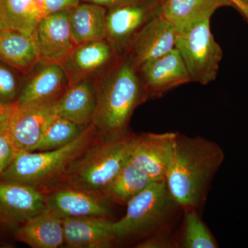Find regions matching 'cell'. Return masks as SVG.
Returning <instances> with one entry per match:
<instances>
[{
	"label": "cell",
	"mask_w": 248,
	"mask_h": 248,
	"mask_svg": "<svg viewBox=\"0 0 248 248\" xmlns=\"http://www.w3.org/2000/svg\"><path fill=\"white\" fill-rule=\"evenodd\" d=\"M224 158L215 142L176 133L165 180L178 207L184 211L200 207Z\"/></svg>",
	"instance_id": "obj_1"
},
{
	"label": "cell",
	"mask_w": 248,
	"mask_h": 248,
	"mask_svg": "<svg viewBox=\"0 0 248 248\" xmlns=\"http://www.w3.org/2000/svg\"><path fill=\"white\" fill-rule=\"evenodd\" d=\"M148 100L138 70L121 58L97 84V107L92 124L102 138L128 133L134 110Z\"/></svg>",
	"instance_id": "obj_2"
},
{
	"label": "cell",
	"mask_w": 248,
	"mask_h": 248,
	"mask_svg": "<svg viewBox=\"0 0 248 248\" xmlns=\"http://www.w3.org/2000/svg\"><path fill=\"white\" fill-rule=\"evenodd\" d=\"M97 137L91 124L79 138L62 148L17 153L0 174L1 181L26 184L42 192L53 188L63 182L73 164Z\"/></svg>",
	"instance_id": "obj_3"
},
{
	"label": "cell",
	"mask_w": 248,
	"mask_h": 248,
	"mask_svg": "<svg viewBox=\"0 0 248 248\" xmlns=\"http://www.w3.org/2000/svg\"><path fill=\"white\" fill-rule=\"evenodd\" d=\"M135 137L129 132L111 138L98 135L95 141L73 164L60 185L104 194L128 161Z\"/></svg>",
	"instance_id": "obj_4"
},
{
	"label": "cell",
	"mask_w": 248,
	"mask_h": 248,
	"mask_svg": "<svg viewBox=\"0 0 248 248\" xmlns=\"http://www.w3.org/2000/svg\"><path fill=\"white\" fill-rule=\"evenodd\" d=\"M126 214L113 222L117 239L154 234L164 229L165 223L177 204L166 180L153 182L127 204Z\"/></svg>",
	"instance_id": "obj_5"
},
{
	"label": "cell",
	"mask_w": 248,
	"mask_h": 248,
	"mask_svg": "<svg viewBox=\"0 0 248 248\" xmlns=\"http://www.w3.org/2000/svg\"><path fill=\"white\" fill-rule=\"evenodd\" d=\"M175 48L185 63L191 81L205 86L216 80L223 52L210 30V19L177 34Z\"/></svg>",
	"instance_id": "obj_6"
},
{
	"label": "cell",
	"mask_w": 248,
	"mask_h": 248,
	"mask_svg": "<svg viewBox=\"0 0 248 248\" xmlns=\"http://www.w3.org/2000/svg\"><path fill=\"white\" fill-rule=\"evenodd\" d=\"M58 101L15 104L4 131L16 154L36 151L46 129L58 115Z\"/></svg>",
	"instance_id": "obj_7"
},
{
	"label": "cell",
	"mask_w": 248,
	"mask_h": 248,
	"mask_svg": "<svg viewBox=\"0 0 248 248\" xmlns=\"http://www.w3.org/2000/svg\"><path fill=\"white\" fill-rule=\"evenodd\" d=\"M161 4L156 0H138L107 13L106 40L120 56L139 31L159 14Z\"/></svg>",
	"instance_id": "obj_8"
},
{
	"label": "cell",
	"mask_w": 248,
	"mask_h": 248,
	"mask_svg": "<svg viewBox=\"0 0 248 248\" xmlns=\"http://www.w3.org/2000/svg\"><path fill=\"white\" fill-rule=\"evenodd\" d=\"M43 194L47 210L62 219L88 216L107 217L110 214V201L104 194L67 185L56 186Z\"/></svg>",
	"instance_id": "obj_9"
},
{
	"label": "cell",
	"mask_w": 248,
	"mask_h": 248,
	"mask_svg": "<svg viewBox=\"0 0 248 248\" xmlns=\"http://www.w3.org/2000/svg\"><path fill=\"white\" fill-rule=\"evenodd\" d=\"M177 36L175 27L159 13L130 41L122 58L138 70L146 62L175 48Z\"/></svg>",
	"instance_id": "obj_10"
},
{
	"label": "cell",
	"mask_w": 248,
	"mask_h": 248,
	"mask_svg": "<svg viewBox=\"0 0 248 248\" xmlns=\"http://www.w3.org/2000/svg\"><path fill=\"white\" fill-rule=\"evenodd\" d=\"M138 72L148 100L162 97L171 90L192 81L185 63L176 48L146 62L138 68Z\"/></svg>",
	"instance_id": "obj_11"
},
{
	"label": "cell",
	"mask_w": 248,
	"mask_h": 248,
	"mask_svg": "<svg viewBox=\"0 0 248 248\" xmlns=\"http://www.w3.org/2000/svg\"><path fill=\"white\" fill-rule=\"evenodd\" d=\"M177 133L135 135L129 161L153 182L166 179L173 140Z\"/></svg>",
	"instance_id": "obj_12"
},
{
	"label": "cell",
	"mask_w": 248,
	"mask_h": 248,
	"mask_svg": "<svg viewBox=\"0 0 248 248\" xmlns=\"http://www.w3.org/2000/svg\"><path fill=\"white\" fill-rule=\"evenodd\" d=\"M122 56L107 40L96 41L76 46L62 62L69 84L89 79L93 74H105Z\"/></svg>",
	"instance_id": "obj_13"
},
{
	"label": "cell",
	"mask_w": 248,
	"mask_h": 248,
	"mask_svg": "<svg viewBox=\"0 0 248 248\" xmlns=\"http://www.w3.org/2000/svg\"><path fill=\"white\" fill-rule=\"evenodd\" d=\"M43 192L19 183L0 182V222L20 226L29 218L46 211Z\"/></svg>",
	"instance_id": "obj_14"
},
{
	"label": "cell",
	"mask_w": 248,
	"mask_h": 248,
	"mask_svg": "<svg viewBox=\"0 0 248 248\" xmlns=\"http://www.w3.org/2000/svg\"><path fill=\"white\" fill-rule=\"evenodd\" d=\"M40 48V62L58 63L76 46L70 23V10L46 16L35 31Z\"/></svg>",
	"instance_id": "obj_15"
},
{
	"label": "cell",
	"mask_w": 248,
	"mask_h": 248,
	"mask_svg": "<svg viewBox=\"0 0 248 248\" xmlns=\"http://www.w3.org/2000/svg\"><path fill=\"white\" fill-rule=\"evenodd\" d=\"M20 90L16 104H40L58 100L70 86L60 63H42Z\"/></svg>",
	"instance_id": "obj_16"
},
{
	"label": "cell",
	"mask_w": 248,
	"mask_h": 248,
	"mask_svg": "<svg viewBox=\"0 0 248 248\" xmlns=\"http://www.w3.org/2000/svg\"><path fill=\"white\" fill-rule=\"evenodd\" d=\"M62 222L64 244L68 248H110L117 240L113 222L107 217H73L63 218Z\"/></svg>",
	"instance_id": "obj_17"
},
{
	"label": "cell",
	"mask_w": 248,
	"mask_h": 248,
	"mask_svg": "<svg viewBox=\"0 0 248 248\" xmlns=\"http://www.w3.org/2000/svg\"><path fill=\"white\" fill-rule=\"evenodd\" d=\"M0 61L27 73L40 62L36 33L28 35L13 29L0 30Z\"/></svg>",
	"instance_id": "obj_18"
},
{
	"label": "cell",
	"mask_w": 248,
	"mask_h": 248,
	"mask_svg": "<svg viewBox=\"0 0 248 248\" xmlns=\"http://www.w3.org/2000/svg\"><path fill=\"white\" fill-rule=\"evenodd\" d=\"M223 6L232 4L229 0H165L160 14L175 27L179 34L210 19L217 9Z\"/></svg>",
	"instance_id": "obj_19"
},
{
	"label": "cell",
	"mask_w": 248,
	"mask_h": 248,
	"mask_svg": "<svg viewBox=\"0 0 248 248\" xmlns=\"http://www.w3.org/2000/svg\"><path fill=\"white\" fill-rule=\"evenodd\" d=\"M18 241L33 248H57L64 244L63 222L48 210L29 218L16 232Z\"/></svg>",
	"instance_id": "obj_20"
},
{
	"label": "cell",
	"mask_w": 248,
	"mask_h": 248,
	"mask_svg": "<svg viewBox=\"0 0 248 248\" xmlns=\"http://www.w3.org/2000/svg\"><path fill=\"white\" fill-rule=\"evenodd\" d=\"M97 107V84L84 79L70 85L58 101V115L81 125L92 124Z\"/></svg>",
	"instance_id": "obj_21"
},
{
	"label": "cell",
	"mask_w": 248,
	"mask_h": 248,
	"mask_svg": "<svg viewBox=\"0 0 248 248\" xmlns=\"http://www.w3.org/2000/svg\"><path fill=\"white\" fill-rule=\"evenodd\" d=\"M107 10L99 5L86 3L70 10V23L76 46L106 39Z\"/></svg>",
	"instance_id": "obj_22"
},
{
	"label": "cell",
	"mask_w": 248,
	"mask_h": 248,
	"mask_svg": "<svg viewBox=\"0 0 248 248\" xmlns=\"http://www.w3.org/2000/svg\"><path fill=\"white\" fill-rule=\"evenodd\" d=\"M45 17L41 0H0V22L6 29L32 35Z\"/></svg>",
	"instance_id": "obj_23"
},
{
	"label": "cell",
	"mask_w": 248,
	"mask_h": 248,
	"mask_svg": "<svg viewBox=\"0 0 248 248\" xmlns=\"http://www.w3.org/2000/svg\"><path fill=\"white\" fill-rule=\"evenodd\" d=\"M153 182L146 174L130 164L128 160L111 182L104 194L110 202L127 205L134 197Z\"/></svg>",
	"instance_id": "obj_24"
},
{
	"label": "cell",
	"mask_w": 248,
	"mask_h": 248,
	"mask_svg": "<svg viewBox=\"0 0 248 248\" xmlns=\"http://www.w3.org/2000/svg\"><path fill=\"white\" fill-rule=\"evenodd\" d=\"M89 125L77 124L58 115L46 129L36 151H52L66 146L79 138Z\"/></svg>",
	"instance_id": "obj_25"
},
{
	"label": "cell",
	"mask_w": 248,
	"mask_h": 248,
	"mask_svg": "<svg viewBox=\"0 0 248 248\" xmlns=\"http://www.w3.org/2000/svg\"><path fill=\"white\" fill-rule=\"evenodd\" d=\"M181 247L217 248L216 239L199 216L197 209L185 210Z\"/></svg>",
	"instance_id": "obj_26"
},
{
	"label": "cell",
	"mask_w": 248,
	"mask_h": 248,
	"mask_svg": "<svg viewBox=\"0 0 248 248\" xmlns=\"http://www.w3.org/2000/svg\"><path fill=\"white\" fill-rule=\"evenodd\" d=\"M14 69L0 61V101L6 104H15L20 92L19 79Z\"/></svg>",
	"instance_id": "obj_27"
},
{
	"label": "cell",
	"mask_w": 248,
	"mask_h": 248,
	"mask_svg": "<svg viewBox=\"0 0 248 248\" xmlns=\"http://www.w3.org/2000/svg\"><path fill=\"white\" fill-rule=\"evenodd\" d=\"M166 228L151 234L144 241L138 244V248H170L176 247L177 243L171 234L166 231Z\"/></svg>",
	"instance_id": "obj_28"
},
{
	"label": "cell",
	"mask_w": 248,
	"mask_h": 248,
	"mask_svg": "<svg viewBox=\"0 0 248 248\" xmlns=\"http://www.w3.org/2000/svg\"><path fill=\"white\" fill-rule=\"evenodd\" d=\"M16 153L4 130H0V174L12 162Z\"/></svg>",
	"instance_id": "obj_29"
},
{
	"label": "cell",
	"mask_w": 248,
	"mask_h": 248,
	"mask_svg": "<svg viewBox=\"0 0 248 248\" xmlns=\"http://www.w3.org/2000/svg\"><path fill=\"white\" fill-rule=\"evenodd\" d=\"M80 0H41L45 16L60 11L74 9Z\"/></svg>",
	"instance_id": "obj_30"
},
{
	"label": "cell",
	"mask_w": 248,
	"mask_h": 248,
	"mask_svg": "<svg viewBox=\"0 0 248 248\" xmlns=\"http://www.w3.org/2000/svg\"><path fill=\"white\" fill-rule=\"evenodd\" d=\"M16 104V103H15ZM15 104H9L0 101V130L6 129Z\"/></svg>",
	"instance_id": "obj_31"
},
{
	"label": "cell",
	"mask_w": 248,
	"mask_h": 248,
	"mask_svg": "<svg viewBox=\"0 0 248 248\" xmlns=\"http://www.w3.org/2000/svg\"><path fill=\"white\" fill-rule=\"evenodd\" d=\"M85 2L91 3V4L99 5L102 6H108L112 8L122 6V5L129 4L134 2L138 0H82Z\"/></svg>",
	"instance_id": "obj_32"
},
{
	"label": "cell",
	"mask_w": 248,
	"mask_h": 248,
	"mask_svg": "<svg viewBox=\"0 0 248 248\" xmlns=\"http://www.w3.org/2000/svg\"><path fill=\"white\" fill-rule=\"evenodd\" d=\"M229 1L232 4L233 7L237 10L248 22V6L247 5L245 4L241 0H229Z\"/></svg>",
	"instance_id": "obj_33"
},
{
	"label": "cell",
	"mask_w": 248,
	"mask_h": 248,
	"mask_svg": "<svg viewBox=\"0 0 248 248\" xmlns=\"http://www.w3.org/2000/svg\"><path fill=\"white\" fill-rule=\"evenodd\" d=\"M4 28H5L4 26L3 25L2 23L0 22V30H1V29H4Z\"/></svg>",
	"instance_id": "obj_34"
},
{
	"label": "cell",
	"mask_w": 248,
	"mask_h": 248,
	"mask_svg": "<svg viewBox=\"0 0 248 248\" xmlns=\"http://www.w3.org/2000/svg\"><path fill=\"white\" fill-rule=\"evenodd\" d=\"M245 4L247 5L248 6V0H241Z\"/></svg>",
	"instance_id": "obj_35"
},
{
	"label": "cell",
	"mask_w": 248,
	"mask_h": 248,
	"mask_svg": "<svg viewBox=\"0 0 248 248\" xmlns=\"http://www.w3.org/2000/svg\"><path fill=\"white\" fill-rule=\"evenodd\" d=\"M156 1H160V2L161 3H163L165 1V0H156Z\"/></svg>",
	"instance_id": "obj_36"
}]
</instances>
